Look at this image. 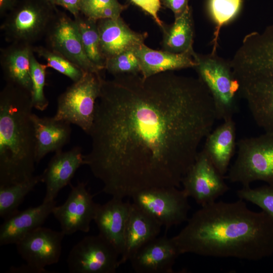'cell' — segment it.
Here are the masks:
<instances>
[{"mask_svg": "<svg viewBox=\"0 0 273 273\" xmlns=\"http://www.w3.org/2000/svg\"><path fill=\"white\" fill-rule=\"evenodd\" d=\"M216 119L198 78L169 71L103 79L84 165L112 197L178 188Z\"/></svg>", "mask_w": 273, "mask_h": 273, "instance_id": "6da1fadb", "label": "cell"}, {"mask_svg": "<svg viewBox=\"0 0 273 273\" xmlns=\"http://www.w3.org/2000/svg\"><path fill=\"white\" fill-rule=\"evenodd\" d=\"M171 238L180 255L258 261L273 255V219L240 199L214 201L195 211Z\"/></svg>", "mask_w": 273, "mask_h": 273, "instance_id": "7a4b0ae2", "label": "cell"}, {"mask_svg": "<svg viewBox=\"0 0 273 273\" xmlns=\"http://www.w3.org/2000/svg\"><path fill=\"white\" fill-rule=\"evenodd\" d=\"M31 94L7 83L0 94V186L33 176L36 140Z\"/></svg>", "mask_w": 273, "mask_h": 273, "instance_id": "3957f363", "label": "cell"}, {"mask_svg": "<svg viewBox=\"0 0 273 273\" xmlns=\"http://www.w3.org/2000/svg\"><path fill=\"white\" fill-rule=\"evenodd\" d=\"M230 62L254 121L273 133V24L247 34Z\"/></svg>", "mask_w": 273, "mask_h": 273, "instance_id": "277c9868", "label": "cell"}, {"mask_svg": "<svg viewBox=\"0 0 273 273\" xmlns=\"http://www.w3.org/2000/svg\"><path fill=\"white\" fill-rule=\"evenodd\" d=\"M198 78L208 90L214 103L217 119L233 118L238 111L240 86L230 62L216 53L193 55Z\"/></svg>", "mask_w": 273, "mask_h": 273, "instance_id": "5b68a950", "label": "cell"}, {"mask_svg": "<svg viewBox=\"0 0 273 273\" xmlns=\"http://www.w3.org/2000/svg\"><path fill=\"white\" fill-rule=\"evenodd\" d=\"M237 153L226 178L243 187L260 180L273 184V133L245 138L237 143Z\"/></svg>", "mask_w": 273, "mask_h": 273, "instance_id": "8992f818", "label": "cell"}, {"mask_svg": "<svg viewBox=\"0 0 273 273\" xmlns=\"http://www.w3.org/2000/svg\"><path fill=\"white\" fill-rule=\"evenodd\" d=\"M103 78L100 73L86 72L58 99L56 119L75 124L88 134Z\"/></svg>", "mask_w": 273, "mask_h": 273, "instance_id": "52a82bcc", "label": "cell"}, {"mask_svg": "<svg viewBox=\"0 0 273 273\" xmlns=\"http://www.w3.org/2000/svg\"><path fill=\"white\" fill-rule=\"evenodd\" d=\"M57 9L47 0H21L8 13L1 26L12 43L31 44L46 33Z\"/></svg>", "mask_w": 273, "mask_h": 273, "instance_id": "ba28073f", "label": "cell"}, {"mask_svg": "<svg viewBox=\"0 0 273 273\" xmlns=\"http://www.w3.org/2000/svg\"><path fill=\"white\" fill-rule=\"evenodd\" d=\"M132 203L157 221L166 232L187 222L190 205L183 190L175 187H157L140 191L131 197Z\"/></svg>", "mask_w": 273, "mask_h": 273, "instance_id": "9c48e42d", "label": "cell"}, {"mask_svg": "<svg viewBox=\"0 0 273 273\" xmlns=\"http://www.w3.org/2000/svg\"><path fill=\"white\" fill-rule=\"evenodd\" d=\"M120 257L99 234L83 238L70 250L67 264L70 273H115Z\"/></svg>", "mask_w": 273, "mask_h": 273, "instance_id": "30bf717a", "label": "cell"}, {"mask_svg": "<svg viewBox=\"0 0 273 273\" xmlns=\"http://www.w3.org/2000/svg\"><path fill=\"white\" fill-rule=\"evenodd\" d=\"M48 49L63 56L84 72L101 71L87 57L77 25L57 10L46 33Z\"/></svg>", "mask_w": 273, "mask_h": 273, "instance_id": "8fae6325", "label": "cell"}, {"mask_svg": "<svg viewBox=\"0 0 273 273\" xmlns=\"http://www.w3.org/2000/svg\"><path fill=\"white\" fill-rule=\"evenodd\" d=\"M203 150L184 177L183 190L201 206L216 201L229 187Z\"/></svg>", "mask_w": 273, "mask_h": 273, "instance_id": "7c38bea8", "label": "cell"}, {"mask_svg": "<svg viewBox=\"0 0 273 273\" xmlns=\"http://www.w3.org/2000/svg\"><path fill=\"white\" fill-rule=\"evenodd\" d=\"M65 235L42 226L28 234L16 245L17 252L26 264L40 273L50 272L45 267L57 263Z\"/></svg>", "mask_w": 273, "mask_h": 273, "instance_id": "4fadbf2b", "label": "cell"}, {"mask_svg": "<svg viewBox=\"0 0 273 273\" xmlns=\"http://www.w3.org/2000/svg\"><path fill=\"white\" fill-rule=\"evenodd\" d=\"M87 183L79 181L75 186L71 185V191L64 203L56 206L52 212L60 224L61 231L65 235H71L80 231H89L90 223L94 221L98 203L93 200L86 188Z\"/></svg>", "mask_w": 273, "mask_h": 273, "instance_id": "5bb4252c", "label": "cell"}, {"mask_svg": "<svg viewBox=\"0 0 273 273\" xmlns=\"http://www.w3.org/2000/svg\"><path fill=\"white\" fill-rule=\"evenodd\" d=\"M180 255L172 238L165 234L143 246L129 261L136 273H172Z\"/></svg>", "mask_w": 273, "mask_h": 273, "instance_id": "9a60e30c", "label": "cell"}, {"mask_svg": "<svg viewBox=\"0 0 273 273\" xmlns=\"http://www.w3.org/2000/svg\"><path fill=\"white\" fill-rule=\"evenodd\" d=\"M84 165V155L79 147L67 151L55 152L47 168L41 174L42 182L46 185L43 202L55 200L59 192L68 185L77 170Z\"/></svg>", "mask_w": 273, "mask_h": 273, "instance_id": "2e32d148", "label": "cell"}, {"mask_svg": "<svg viewBox=\"0 0 273 273\" xmlns=\"http://www.w3.org/2000/svg\"><path fill=\"white\" fill-rule=\"evenodd\" d=\"M123 199L112 197L103 204H98L94 218L98 234L112 244L120 255L131 204Z\"/></svg>", "mask_w": 273, "mask_h": 273, "instance_id": "e0dca14e", "label": "cell"}, {"mask_svg": "<svg viewBox=\"0 0 273 273\" xmlns=\"http://www.w3.org/2000/svg\"><path fill=\"white\" fill-rule=\"evenodd\" d=\"M102 53L106 59L134 50L144 44L147 33L132 30L120 16L98 20Z\"/></svg>", "mask_w": 273, "mask_h": 273, "instance_id": "ac0fdd59", "label": "cell"}, {"mask_svg": "<svg viewBox=\"0 0 273 273\" xmlns=\"http://www.w3.org/2000/svg\"><path fill=\"white\" fill-rule=\"evenodd\" d=\"M162 228L153 217L131 203L119 266L129 261L139 249L159 236Z\"/></svg>", "mask_w": 273, "mask_h": 273, "instance_id": "d6986e66", "label": "cell"}, {"mask_svg": "<svg viewBox=\"0 0 273 273\" xmlns=\"http://www.w3.org/2000/svg\"><path fill=\"white\" fill-rule=\"evenodd\" d=\"M55 201L18 211L5 219L0 227V245L16 244L29 233L40 227L56 206Z\"/></svg>", "mask_w": 273, "mask_h": 273, "instance_id": "ffe728a7", "label": "cell"}, {"mask_svg": "<svg viewBox=\"0 0 273 273\" xmlns=\"http://www.w3.org/2000/svg\"><path fill=\"white\" fill-rule=\"evenodd\" d=\"M236 127L233 118L224 121L206 137L203 151L218 172L224 176L237 148Z\"/></svg>", "mask_w": 273, "mask_h": 273, "instance_id": "44dd1931", "label": "cell"}, {"mask_svg": "<svg viewBox=\"0 0 273 273\" xmlns=\"http://www.w3.org/2000/svg\"><path fill=\"white\" fill-rule=\"evenodd\" d=\"M36 140V163H38L50 152H58L69 141L70 123L52 117L32 115Z\"/></svg>", "mask_w": 273, "mask_h": 273, "instance_id": "7402d4cb", "label": "cell"}, {"mask_svg": "<svg viewBox=\"0 0 273 273\" xmlns=\"http://www.w3.org/2000/svg\"><path fill=\"white\" fill-rule=\"evenodd\" d=\"M144 77L176 70L194 68L196 65L193 54H176L164 50H156L143 44L134 50Z\"/></svg>", "mask_w": 273, "mask_h": 273, "instance_id": "603a6c76", "label": "cell"}, {"mask_svg": "<svg viewBox=\"0 0 273 273\" xmlns=\"http://www.w3.org/2000/svg\"><path fill=\"white\" fill-rule=\"evenodd\" d=\"M33 52L31 44L12 43L1 51V64L4 77L10 83L31 93L30 59Z\"/></svg>", "mask_w": 273, "mask_h": 273, "instance_id": "cb8c5ba5", "label": "cell"}, {"mask_svg": "<svg viewBox=\"0 0 273 273\" xmlns=\"http://www.w3.org/2000/svg\"><path fill=\"white\" fill-rule=\"evenodd\" d=\"M163 50L176 54H193L194 23L193 9L189 6L179 16L174 18V22L164 25L162 29Z\"/></svg>", "mask_w": 273, "mask_h": 273, "instance_id": "d4e9b609", "label": "cell"}, {"mask_svg": "<svg viewBox=\"0 0 273 273\" xmlns=\"http://www.w3.org/2000/svg\"><path fill=\"white\" fill-rule=\"evenodd\" d=\"M74 20L87 57L99 69H104L106 59L101 50L98 20L88 18L81 13Z\"/></svg>", "mask_w": 273, "mask_h": 273, "instance_id": "484cf974", "label": "cell"}, {"mask_svg": "<svg viewBox=\"0 0 273 273\" xmlns=\"http://www.w3.org/2000/svg\"><path fill=\"white\" fill-rule=\"evenodd\" d=\"M40 182L41 175L21 183L0 186V216L6 219L18 211V208L25 197Z\"/></svg>", "mask_w": 273, "mask_h": 273, "instance_id": "4316f807", "label": "cell"}, {"mask_svg": "<svg viewBox=\"0 0 273 273\" xmlns=\"http://www.w3.org/2000/svg\"><path fill=\"white\" fill-rule=\"evenodd\" d=\"M242 3L243 0H208L207 12L215 25L211 52L216 53L221 28L235 19L241 11Z\"/></svg>", "mask_w": 273, "mask_h": 273, "instance_id": "83f0119b", "label": "cell"}, {"mask_svg": "<svg viewBox=\"0 0 273 273\" xmlns=\"http://www.w3.org/2000/svg\"><path fill=\"white\" fill-rule=\"evenodd\" d=\"M33 50L46 61L48 67L66 76L73 82L79 80L86 72L63 56L48 48L37 47Z\"/></svg>", "mask_w": 273, "mask_h": 273, "instance_id": "f1b7e54d", "label": "cell"}, {"mask_svg": "<svg viewBox=\"0 0 273 273\" xmlns=\"http://www.w3.org/2000/svg\"><path fill=\"white\" fill-rule=\"evenodd\" d=\"M47 67V65L37 61L33 52L30 59L31 97L33 107L39 111H44L49 105V101L44 93Z\"/></svg>", "mask_w": 273, "mask_h": 273, "instance_id": "f546056e", "label": "cell"}, {"mask_svg": "<svg viewBox=\"0 0 273 273\" xmlns=\"http://www.w3.org/2000/svg\"><path fill=\"white\" fill-rule=\"evenodd\" d=\"M236 194L239 199L257 205L273 219V184L255 188L243 187Z\"/></svg>", "mask_w": 273, "mask_h": 273, "instance_id": "4dcf8cb0", "label": "cell"}, {"mask_svg": "<svg viewBox=\"0 0 273 273\" xmlns=\"http://www.w3.org/2000/svg\"><path fill=\"white\" fill-rule=\"evenodd\" d=\"M105 69L113 76L141 74V68L134 50L121 53L106 59Z\"/></svg>", "mask_w": 273, "mask_h": 273, "instance_id": "1f68e13d", "label": "cell"}, {"mask_svg": "<svg viewBox=\"0 0 273 273\" xmlns=\"http://www.w3.org/2000/svg\"><path fill=\"white\" fill-rule=\"evenodd\" d=\"M118 3L117 0H80V12L86 17L92 18L95 14L102 9Z\"/></svg>", "mask_w": 273, "mask_h": 273, "instance_id": "d6a6232c", "label": "cell"}, {"mask_svg": "<svg viewBox=\"0 0 273 273\" xmlns=\"http://www.w3.org/2000/svg\"><path fill=\"white\" fill-rule=\"evenodd\" d=\"M136 6L148 14L162 29L164 25L161 20L158 12L161 8L160 0H130Z\"/></svg>", "mask_w": 273, "mask_h": 273, "instance_id": "836d02e7", "label": "cell"}, {"mask_svg": "<svg viewBox=\"0 0 273 273\" xmlns=\"http://www.w3.org/2000/svg\"><path fill=\"white\" fill-rule=\"evenodd\" d=\"M190 0H160L161 5L170 10L174 18L181 15L189 6Z\"/></svg>", "mask_w": 273, "mask_h": 273, "instance_id": "e575fe53", "label": "cell"}, {"mask_svg": "<svg viewBox=\"0 0 273 273\" xmlns=\"http://www.w3.org/2000/svg\"><path fill=\"white\" fill-rule=\"evenodd\" d=\"M80 2V0H56L55 5L63 7L75 17L80 13L79 9Z\"/></svg>", "mask_w": 273, "mask_h": 273, "instance_id": "d590c367", "label": "cell"}, {"mask_svg": "<svg viewBox=\"0 0 273 273\" xmlns=\"http://www.w3.org/2000/svg\"><path fill=\"white\" fill-rule=\"evenodd\" d=\"M19 0H0V14L3 16L11 11L19 2Z\"/></svg>", "mask_w": 273, "mask_h": 273, "instance_id": "8d00e7d4", "label": "cell"}, {"mask_svg": "<svg viewBox=\"0 0 273 273\" xmlns=\"http://www.w3.org/2000/svg\"><path fill=\"white\" fill-rule=\"evenodd\" d=\"M47 1H48L49 3H50L52 5H55V1H56V0H47Z\"/></svg>", "mask_w": 273, "mask_h": 273, "instance_id": "74e56055", "label": "cell"}]
</instances>
